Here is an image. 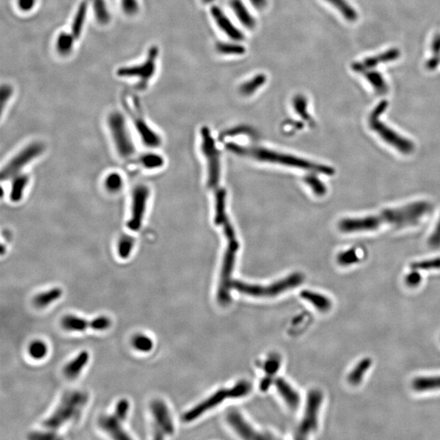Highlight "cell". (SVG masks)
<instances>
[{"instance_id": "6da1fadb", "label": "cell", "mask_w": 440, "mask_h": 440, "mask_svg": "<svg viewBox=\"0 0 440 440\" xmlns=\"http://www.w3.org/2000/svg\"><path fill=\"white\" fill-rule=\"evenodd\" d=\"M431 210V204L428 201H415L402 207L383 209L378 214L344 218L339 222V228L343 233H352L374 231L386 225L397 228L411 226L416 225Z\"/></svg>"}, {"instance_id": "7a4b0ae2", "label": "cell", "mask_w": 440, "mask_h": 440, "mask_svg": "<svg viewBox=\"0 0 440 440\" xmlns=\"http://www.w3.org/2000/svg\"><path fill=\"white\" fill-rule=\"evenodd\" d=\"M227 149L233 153L242 156H247L255 158L262 162H272L285 166L298 167L304 169L307 171H313L325 175H335V169L324 165L317 164L314 162H309L302 158H296L293 156L270 151L268 149H260V148H247V147L239 146L234 144H228Z\"/></svg>"}, {"instance_id": "3957f363", "label": "cell", "mask_w": 440, "mask_h": 440, "mask_svg": "<svg viewBox=\"0 0 440 440\" xmlns=\"http://www.w3.org/2000/svg\"><path fill=\"white\" fill-rule=\"evenodd\" d=\"M88 395L83 391H68L53 413L43 421V426L51 431L61 428L65 423L77 418L84 408Z\"/></svg>"}, {"instance_id": "277c9868", "label": "cell", "mask_w": 440, "mask_h": 440, "mask_svg": "<svg viewBox=\"0 0 440 440\" xmlns=\"http://www.w3.org/2000/svg\"><path fill=\"white\" fill-rule=\"evenodd\" d=\"M387 107L388 102L386 100H382L376 106L369 115V127L386 144L391 145L403 154L408 155L414 151V143L410 141L409 139L403 137L380 120V117L386 111Z\"/></svg>"}, {"instance_id": "5b68a950", "label": "cell", "mask_w": 440, "mask_h": 440, "mask_svg": "<svg viewBox=\"0 0 440 440\" xmlns=\"http://www.w3.org/2000/svg\"><path fill=\"white\" fill-rule=\"evenodd\" d=\"M160 50L158 46L153 45L147 52L145 61L136 65H126L119 68L117 76L119 78H132L136 80V88L145 91L149 82L155 76L158 69V61Z\"/></svg>"}, {"instance_id": "8992f818", "label": "cell", "mask_w": 440, "mask_h": 440, "mask_svg": "<svg viewBox=\"0 0 440 440\" xmlns=\"http://www.w3.org/2000/svg\"><path fill=\"white\" fill-rule=\"evenodd\" d=\"M304 277L301 273H293L285 278L272 283L268 285H251L242 281H235L233 283V289L246 295L255 298H272L289 289L301 285Z\"/></svg>"}, {"instance_id": "52a82bcc", "label": "cell", "mask_w": 440, "mask_h": 440, "mask_svg": "<svg viewBox=\"0 0 440 440\" xmlns=\"http://www.w3.org/2000/svg\"><path fill=\"white\" fill-rule=\"evenodd\" d=\"M107 124L118 154L123 159L128 160L134 157L136 145L123 114L119 111L109 114Z\"/></svg>"}, {"instance_id": "ba28073f", "label": "cell", "mask_w": 440, "mask_h": 440, "mask_svg": "<svg viewBox=\"0 0 440 440\" xmlns=\"http://www.w3.org/2000/svg\"><path fill=\"white\" fill-rule=\"evenodd\" d=\"M251 384L247 381H241L230 389H221L219 391L210 395L204 401L188 410L182 416L183 421L190 422L203 415L208 410L212 409L216 406L225 401L227 399H235L243 397L251 392Z\"/></svg>"}, {"instance_id": "9c48e42d", "label": "cell", "mask_w": 440, "mask_h": 440, "mask_svg": "<svg viewBox=\"0 0 440 440\" xmlns=\"http://www.w3.org/2000/svg\"><path fill=\"white\" fill-rule=\"evenodd\" d=\"M123 103L127 112L132 117L135 128L138 132L142 142L149 148H158L162 144L159 135L152 129L142 115L138 99L132 94L123 95Z\"/></svg>"}, {"instance_id": "30bf717a", "label": "cell", "mask_w": 440, "mask_h": 440, "mask_svg": "<svg viewBox=\"0 0 440 440\" xmlns=\"http://www.w3.org/2000/svg\"><path fill=\"white\" fill-rule=\"evenodd\" d=\"M224 259L222 270L220 274L217 299L222 306H227L231 302V289H233V269L235 267L236 257L239 249V243L237 239L229 240Z\"/></svg>"}, {"instance_id": "8fae6325", "label": "cell", "mask_w": 440, "mask_h": 440, "mask_svg": "<svg viewBox=\"0 0 440 440\" xmlns=\"http://www.w3.org/2000/svg\"><path fill=\"white\" fill-rule=\"evenodd\" d=\"M44 145L42 143L34 142L25 147L17 153L3 168L1 179L3 181L9 180L24 170L26 166L39 158L44 152Z\"/></svg>"}, {"instance_id": "7c38bea8", "label": "cell", "mask_w": 440, "mask_h": 440, "mask_svg": "<svg viewBox=\"0 0 440 440\" xmlns=\"http://www.w3.org/2000/svg\"><path fill=\"white\" fill-rule=\"evenodd\" d=\"M130 403L128 399H120L116 404L115 412L112 415L99 416V427L115 439H130L131 436L123 428L129 412Z\"/></svg>"}, {"instance_id": "4fadbf2b", "label": "cell", "mask_w": 440, "mask_h": 440, "mask_svg": "<svg viewBox=\"0 0 440 440\" xmlns=\"http://www.w3.org/2000/svg\"><path fill=\"white\" fill-rule=\"evenodd\" d=\"M323 401V394L319 390L308 393L304 415L296 433V438H306L318 428V413Z\"/></svg>"}, {"instance_id": "5bb4252c", "label": "cell", "mask_w": 440, "mask_h": 440, "mask_svg": "<svg viewBox=\"0 0 440 440\" xmlns=\"http://www.w3.org/2000/svg\"><path fill=\"white\" fill-rule=\"evenodd\" d=\"M150 189L144 184L136 186L132 191L131 211L127 226L132 232L140 231L145 220L150 197Z\"/></svg>"}, {"instance_id": "9a60e30c", "label": "cell", "mask_w": 440, "mask_h": 440, "mask_svg": "<svg viewBox=\"0 0 440 440\" xmlns=\"http://www.w3.org/2000/svg\"><path fill=\"white\" fill-rule=\"evenodd\" d=\"M201 136L203 140V152L207 158L209 164L208 185L210 188H215L219 181L220 177L219 155L208 128H205L201 130Z\"/></svg>"}, {"instance_id": "2e32d148", "label": "cell", "mask_w": 440, "mask_h": 440, "mask_svg": "<svg viewBox=\"0 0 440 440\" xmlns=\"http://www.w3.org/2000/svg\"><path fill=\"white\" fill-rule=\"evenodd\" d=\"M63 328L70 332H83L90 328L96 331H104L111 326V320L107 316L101 315L92 320L82 319L76 315H67L61 319Z\"/></svg>"}, {"instance_id": "e0dca14e", "label": "cell", "mask_w": 440, "mask_h": 440, "mask_svg": "<svg viewBox=\"0 0 440 440\" xmlns=\"http://www.w3.org/2000/svg\"><path fill=\"white\" fill-rule=\"evenodd\" d=\"M209 13L214 24L227 38H229V40L244 41L246 39L244 32L232 21L231 18L227 15L222 9L216 5H213L209 9Z\"/></svg>"}, {"instance_id": "ac0fdd59", "label": "cell", "mask_w": 440, "mask_h": 440, "mask_svg": "<svg viewBox=\"0 0 440 440\" xmlns=\"http://www.w3.org/2000/svg\"><path fill=\"white\" fill-rule=\"evenodd\" d=\"M150 408L155 421L154 425L162 429L165 434H174L175 426L166 403L162 399H154L150 404Z\"/></svg>"}, {"instance_id": "d6986e66", "label": "cell", "mask_w": 440, "mask_h": 440, "mask_svg": "<svg viewBox=\"0 0 440 440\" xmlns=\"http://www.w3.org/2000/svg\"><path fill=\"white\" fill-rule=\"evenodd\" d=\"M227 420L229 425H231L241 437L246 439H259L266 438L262 435L259 432L255 430L254 428L246 421V419L240 414L236 410H233L228 413Z\"/></svg>"}, {"instance_id": "ffe728a7", "label": "cell", "mask_w": 440, "mask_h": 440, "mask_svg": "<svg viewBox=\"0 0 440 440\" xmlns=\"http://www.w3.org/2000/svg\"><path fill=\"white\" fill-rule=\"evenodd\" d=\"M229 6L240 24L249 31H254L257 26V20L243 0H230Z\"/></svg>"}, {"instance_id": "44dd1931", "label": "cell", "mask_w": 440, "mask_h": 440, "mask_svg": "<svg viewBox=\"0 0 440 440\" xmlns=\"http://www.w3.org/2000/svg\"><path fill=\"white\" fill-rule=\"evenodd\" d=\"M399 56H400L399 50L392 48V49L388 50V51L381 53L378 56L365 59V61H362V62L353 63L352 65V69L354 71L358 72V73L359 72H364L365 71V69H372L381 63H387L395 61L396 59L399 58Z\"/></svg>"}, {"instance_id": "7402d4cb", "label": "cell", "mask_w": 440, "mask_h": 440, "mask_svg": "<svg viewBox=\"0 0 440 440\" xmlns=\"http://www.w3.org/2000/svg\"><path fill=\"white\" fill-rule=\"evenodd\" d=\"M91 5V0H81L78 9L74 13L69 33L74 37L76 40H78L82 35L88 14L89 6Z\"/></svg>"}, {"instance_id": "603a6c76", "label": "cell", "mask_w": 440, "mask_h": 440, "mask_svg": "<svg viewBox=\"0 0 440 440\" xmlns=\"http://www.w3.org/2000/svg\"><path fill=\"white\" fill-rule=\"evenodd\" d=\"M276 390L290 409L296 410L299 406V394L283 378H276L274 381Z\"/></svg>"}, {"instance_id": "cb8c5ba5", "label": "cell", "mask_w": 440, "mask_h": 440, "mask_svg": "<svg viewBox=\"0 0 440 440\" xmlns=\"http://www.w3.org/2000/svg\"><path fill=\"white\" fill-rule=\"evenodd\" d=\"M268 77L266 73H256L248 79L245 80L244 82L240 85L238 88L239 93L246 97L251 96L260 89L263 88L268 82Z\"/></svg>"}, {"instance_id": "d4e9b609", "label": "cell", "mask_w": 440, "mask_h": 440, "mask_svg": "<svg viewBox=\"0 0 440 440\" xmlns=\"http://www.w3.org/2000/svg\"><path fill=\"white\" fill-rule=\"evenodd\" d=\"M88 361V352L86 351H82L73 359V361L68 363L67 365L64 367L63 373L68 379H75L79 376Z\"/></svg>"}, {"instance_id": "484cf974", "label": "cell", "mask_w": 440, "mask_h": 440, "mask_svg": "<svg viewBox=\"0 0 440 440\" xmlns=\"http://www.w3.org/2000/svg\"><path fill=\"white\" fill-rule=\"evenodd\" d=\"M11 190H10V201L13 203H18L22 201L26 192V188L30 183L28 175L20 173L12 178Z\"/></svg>"}, {"instance_id": "4316f807", "label": "cell", "mask_w": 440, "mask_h": 440, "mask_svg": "<svg viewBox=\"0 0 440 440\" xmlns=\"http://www.w3.org/2000/svg\"><path fill=\"white\" fill-rule=\"evenodd\" d=\"M300 295L302 299L310 302L320 312H326V311H329L330 308L332 307L331 300L321 293L310 291V290H304V291L301 292Z\"/></svg>"}, {"instance_id": "83f0119b", "label": "cell", "mask_w": 440, "mask_h": 440, "mask_svg": "<svg viewBox=\"0 0 440 440\" xmlns=\"http://www.w3.org/2000/svg\"><path fill=\"white\" fill-rule=\"evenodd\" d=\"M215 51L218 54L225 56H242L246 54L247 49L242 42H218L215 44Z\"/></svg>"}, {"instance_id": "f1b7e54d", "label": "cell", "mask_w": 440, "mask_h": 440, "mask_svg": "<svg viewBox=\"0 0 440 440\" xmlns=\"http://www.w3.org/2000/svg\"><path fill=\"white\" fill-rule=\"evenodd\" d=\"M62 293L61 288H53L48 291L38 293L33 299V303L38 308H44L61 298Z\"/></svg>"}, {"instance_id": "f546056e", "label": "cell", "mask_w": 440, "mask_h": 440, "mask_svg": "<svg viewBox=\"0 0 440 440\" xmlns=\"http://www.w3.org/2000/svg\"><path fill=\"white\" fill-rule=\"evenodd\" d=\"M76 40L74 37L67 31L60 33L56 39V50L61 56H68L74 48Z\"/></svg>"}, {"instance_id": "4dcf8cb0", "label": "cell", "mask_w": 440, "mask_h": 440, "mask_svg": "<svg viewBox=\"0 0 440 440\" xmlns=\"http://www.w3.org/2000/svg\"><path fill=\"white\" fill-rule=\"evenodd\" d=\"M412 388L416 391H434L440 389V376L438 377H421L412 381Z\"/></svg>"}, {"instance_id": "1f68e13d", "label": "cell", "mask_w": 440, "mask_h": 440, "mask_svg": "<svg viewBox=\"0 0 440 440\" xmlns=\"http://www.w3.org/2000/svg\"><path fill=\"white\" fill-rule=\"evenodd\" d=\"M372 364H373V361L370 358H365L361 360L348 375V379L350 384L353 385V386H357V385L360 384L364 378L365 373L369 370Z\"/></svg>"}, {"instance_id": "d6a6232c", "label": "cell", "mask_w": 440, "mask_h": 440, "mask_svg": "<svg viewBox=\"0 0 440 440\" xmlns=\"http://www.w3.org/2000/svg\"><path fill=\"white\" fill-rule=\"evenodd\" d=\"M95 19L99 24L107 25L110 22V13L106 0H91Z\"/></svg>"}, {"instance_id": "836d02e7", "label": "cell", "mask_w": 440, "mask_h": 440, "mask_svg": "<svg viewBox=\"0 0 440 440\" xmlns=\"http://www.w3.org/2000/svg\"><path fill=\"white\" fill-rule=\"evenodd\" d=\"M226 205V192L224 189H220L216 192L215 217L214 222L216 225H223L226 222L227 218L225 206Z\"/></svg>"}, {"instance_id": "e575fe53", "label": "cell", "mask_w": 440, "mask_h": 440, "mask_svg": "<svg viewBox=\"0 0 440 440\" xmlns=\"http://www.w3.org/2000/svg\"><path fill=\"white\" fill-rule=\"evenodd\" d=\"M326 1L329 5L335 7V9L343 16V18L349 22H355L358 18L357 13L346 0H326Z\"/></svg>"}, {"instance_id": "d590c367", "label": "cell", "mask_w": 440, "mask_h": 440, "mask_svg": "<svg viewBox=\"0 0 440 440\" xmlns=\"http://www.w3.org/2000/svg\"><path fill=\"white\" fill-rule=\"evenodd\" d=\"M134 246V238L129 235L122 236L117 244V252L119 258L122 259H128L130 255H132Z\"/></svg>"}, {"instance_id": "8d00e7d4", "label": "cell", "mask_w": 440, "mask_h": 440, "mask_svg": "<svg viewBox=\"0 0 440 440\" xmlns=\"http://www.w3.org/2000/svg\"><path fill=\"white\" fill-rule=\"evenodd\" d=\"M365 76L378 94H385L388 91V86L381 73L377 71H369L365 73Z\"/></svg>"}, {"instance_id": "74e56055", "label": "cell", "mask_w": 440, "mask_h": 440, "mask_svg": "<svg viewBox=\"0 0 440 440\" xmlns=\"http://www.w3.org/2000/svg\"><path fill=\"white\" fill-rule=\"evenodd\" d=\"M124 180L119 173H109L104 179V185L105 189L110 193H118L123 188Z\"/></svg>"}, {"instance_id": "f35d334b", "label": "cell", "mask_w": 440, "mask_h": 440, "mask_svg": "<svg viewBox=\"0 0 440 440\" xmlns=\"http://www.w3.org/2000/svg\"><path fill=\"white\" fill-rule=\"evenodd\" d=\"M139 162L144 168L148 170L160 168L164 165V159L162 156L153 153H145L141 156Z\"/></svg>"}, {"instance_id": "ab89813d", "label": "cell", "mask_w": 440, "mask_h": 440, "mask_svg": "<svg viewBox=\"0 0 440 440\" xmlns=\"http://www.w3.org/2000/svg\"><path fill=\"white\" fill-rule=\"evenodd\" d=\"M133 348L140 352H149L153 349V342L149 337L142 334H137L132 339Z\"/></svg>"}, {"instance_id": "60d3db41", "label": "cell", "mask_w": 440, "mask_h": 440, "mask_svg": "<svg viewBox=\"0 0 440 440\" xmlns=\"http://www.w3.org/2000/svg\"><path fill=\"white\" fill-rule=\"evenodd\" d=\"M293 107L295 112L302 119H306V121L311 120V117L308 113V102L305 95L299 94L294 96L293 99Z\"/></svg>"}, {"instance_id": "b9f144b4", "label": "cell", "mask_w": 440, "mask_h": 440, "mask_svg": "<svg viewBox=\"0 0 440 440\" xmlns=\"http://www.w3.org/2000/svg\"><path fill=\"white\" fill-rule=\"evenodd\" d=\"M29 354L35 360H42L48 354V346L44 342L35 340L30 344Z\"/></svg>"}, {"instance_id": "7bdbcfd3", "label": "cell", "mask_w": 440, "mask_h": 440, "mask_svg": "<svg viewBox=\"0 0 440 440\" xmlns=\"http://www.w3.org/2000/svg\"><path fill=\"white\" fill-rule=\"evenodd\" d=\"M305 183L311 188L313 192L317 196H324L327 192V188L324 183L319 180L315 175H308L304 179Z\"/></svg>"}, {"instance_id": "ee69618b", "label": "cell", "mask_w": 440, "mask_h": 440, "mask_svg": "<svg viewBox=\"0 0 440 440\" xmlns=\"http://www.w3.org/2000/svg\"><path fill=\"white\" fill-rule=\"evenodd\" d=\"M359 256L355 249L343 251L337 257V261L341 266H350L359 262Z\"/></svg>"}, {"instance_id": "f6af8a7d", "label": "cell", "mask_w": 440, "mask_h": 440, "mask_svg": "<svg viewBox=\"0 0 440 440\" xmlns=\"http://www.w3.org/2000/svg\"><path fill=\"white\" fill-rule=\"evenodd\" d=\"M412 270L440 269V257L435 259H426L422 261L415 262L410 265Z\"/></svg>"}, {"instance_id": "bcb514c9", "label": "cell", "mask_w": 440, "mask_h": 440, "mask_svg": "<svg viewBox=\"0 0 440 440\" xmlns=\"http://www.w3.org/2000/svg\"><path fill=\"white\" fill-rule=\"evenodd\" d=\"M281 364V358L278 355H272L270 356L264 365V371L267 374V377L271 378L272 376L275 375L280 369Z\"/></svg>"}, {"instance_id": "7dc6e473", "label": "cell", "mask_w": 440, "mask_h": 440, "mask_svg": "<svg viewBox=\"0 0 440 440\" xmlns=\"http://www.w3.org/2000/svg\"><path fill=\"white\" fill-rule=\"evenodd\" d=\"M122 10L126 15L136 16L140 11V3L139 0H120Z\"/></svg>"}, {"instance_id": "c3c4849f", "label": "cell", "mask_w": 440, "mask_h": 440, "mask_svg": "<svg viewBox=\"0 0 440 440\" xmlns=\"http://www.w3.org/2000/svg\"><path fill=\"white\" fill-rule=\"evenodd\" d=\"M428 246L433 250L440 248V217L435 228H434V231L431 233V235L429 236V240H428Z\"/></svg>"}, {"instance_id": "681fc988", "label": "cell", "mask_w": 440, "mask_h": 440, "mask_svg": "<svg viewBox=\"0 0 440 440\" xmlns=\"http://www.w3.org/2000/svg\"><path fill=\"white\" fill-rule=\"evenodd\" d=\"M13 89L12 86L9 84L2 85L1 91H0V101H1V109L4 112L6 104L9 101V99L13 95Z\"/></svg>"}, {"instance_id": "f907efd6", "label": "cell", "mask_w": 440, "mask_h": 440, "mask_svg": "<svg viewBox=\"0 0 440 440\" xmlns=\"http://www.w3.org/2000/svg\"><path fill=\"white\" fill-rule=\"evenodd\" d=\"M421 281V275L417 270H412V272L407 275L405 282L409 287H416Z\"/></svg>"}, {"instance_id": "816d5d0a", "label": "cell", "mask_w": 440, "mask_h": 440, "mask_svg": "<svg viewBox=\"0 0 440 440\" xmlns=\"http://www.w3.org/2000/svg\"><path fill=\"white\" fill-rule=\"evenodd\" d=\"M37 0H17L18 9L24 13L32 11L36 6Z\"/></svg>"}, {"instance_id": "f5cc1de1", "label": "cell", "mask_w": 440, "mask_h": 440, "mask_svg": "<svg viewBox=\"0 0 440 440\" xmlns=\"http://www.w3.org/2000/svg\"><path fill=\"white\" fill-rule=\"evenodd\" d=\"M29 438L31 439H56L58 437L53 433L48 432V433H43V432H36V433H31V435L29 436Z\"/></svg>"}, {"instance_id": "db71d44e", "label": "cell", "mask_w": 440, "mask_h": 440, "mask_svg": "<svg viewBox=\"0 0 440 440\" xmlns=\"http://www.w3.org/2000/svg\"><path fill=\"white\" fill-rule=\"evenodd\" d=\"M249 2L256 11H264L268 6V0H249Z\"/></svg>"}, {"instance_id": "11a10c76", "label": "cell", "mask_w": 440, "mask_h": 440, "mask_svg": "<svg viewBox=\"0 0 440 440\" xmlns=\"http://www.w3.org/2000/svg\"><path fill=\"white\" fill-rule=\"evenodd\" d=\"M439 63V56H438V55H435L433 58H431L428 61L427 64H426V66H427V68L429 69H434L438 67Z\"/></svg>"}, {"instance_id": "9f6ffc18", "label": "cell", "mask_w": 440, "mask_h": 440, "mask_svg": "<svg viewBox=\"0 0 440 440\" xmlns=\"http://www.w3.org/2000/svg\"><path fill=\"white\" fill-rule=\"evenodd\" d=\"M432 51L434 55H438L440 53V35L434 37L433 43H432Z\"/></svg>"}, {"instance_id": "6f0895ef", "label": "cell", "mask_w": 440, "mask_h": 440, "mask_svg": "<svg viewBox=\"0 0 440 440\" xmlns=\"http://www.w3.org/2000/svg\"><path fill=\"white\" fill-rule=\"evenodd\" d=\"M201 2L202 3L203 5H208L214 3V0H201Z\"/></svg>"}]
</instances>
